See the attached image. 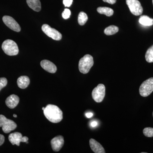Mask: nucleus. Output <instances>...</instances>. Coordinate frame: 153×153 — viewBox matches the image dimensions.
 <instances>
[{
  "instance_id": "1",
  "label": "nucleus",
  "mask_w": 153,
  "mask_h": 153,
  "mask_svg": "<svg viewBox=\"0 0 153 153\" xmlns=\"http://www.w3.org/2000/svg\"><path fill=\"white\" fill-rule=\"evenodd\" d=\"M43 111L44 115L51 122L58 123L63 119V112L56 105L52 104L48 105Z\"/></svg>"
},
{
  "instance_id": "2",
  "label": "nucleus",
  "mask_w": 153,
  "mask_h": 153,
  "mask_svg": "<svg viewBox=\"0 0 153 153\" xmlns=\"http://www.w3.org/2000/svg\"><path fill=\"white\" fill-rule=\"evenodd\" d=\"M93 65V57L89 55H84L79 61L78 65L79 71L82 74H87Z\"/></svg>"
},
{
  "instance_id": "3",
  "label": "nucleus",
  "mask_w": 153,
  "mask_h": 153,
  "mask_svg": "<svg viewBox=\"0 0 153 153\" xmlns=\"http://www.w3.org/2000/svg\"><path fill=\"white\" fill-rule=\"evenodd\" d=\"M2 49L4 53L9 56L18 55L19 52V47L16 43L13 40H6L3 42Z\"/></svg>"
},
{
  "instance_id": "4",
  "label": "nucleus",
  "mask_w": 153,
  "mask_h": 153,
  "mask_svg": "<svg viewBox=\"0 0 153 153\" xmlns=\"http://www.w3.org/2000/svg\"><path fill=\"white\" fill-rule=\"evenodd\" d=\"M17 126L16 124L13 121L8 119L3 115H0V127H2L5 133H9L16 128Z\"/></svg>"
},
{
  "instance_id": "5",
  "label": "nucleus",
  "mask_w": 153,
  "mask_h": 153,
  "mask_svg": "<svg viewBox=\"0 0 153 153\" xmlns=\"http://www.w3.org/2000/svg\"><path fill=\"white\" fill-rule=\"evenodd\" d=\"M153 91V77L149 78L142 83L139 88L140 94L146 97Z\"/></svg>"
},
{
  "instance_id": "6",
  "label": "nucleus",
  "mask_w": 153,
  "mask_h": 153,
  "mask_svg": "<svg viewBox=\"0 0 153 153\" xmlns=\"http://www.w3.org/2000/svg\"><path fill=\"white\" fill-rule=\"evenodd\" d=\"M105 94V88L104 85L99 84L92 91V98L97 102H101L104 99Z\"/></svg>"
},
{
  "instance_id": "7",
  "label": "nucleus",
  "mask_w": 153,
  "mask_h": 153,
  "mask_svg": "<svg viewBox=\"0 0 153 153\" xmlns=\"http://www.w3.org/2000/svg\"><path fill=\"white\" fill-rule=\"evenodd\" d=\"M126 3L132 14L136 16L142 14L143 8L139 1L138 0H126Z\"/></svg>"
},
{
  "instance_id": "8",
  "label": "nucleus",
  "mask_w": 153,
  "mask_h": 153,
  "mask_svg": "<svg viewBox=\"0 0 153 153\" xmlns=\"http://www.w3.org/2000/svg\"><path fill=\"white\" fill-rule=\"evenodd\" d=\"M42 30L47 36L56 41H60L62 38L61 33L54 28H51L49 25L46 24L43 25Z\"/></svg>"
},
{
  "instance_id": "9",
  "label": "nucleus",
  "mask_w": 153,
  "mask_h": 153,
  "mask_svg": "<svg viewBox=\"0 0 153 153\" xmlns=\"http://www.w3.org/2000/svg\"><path fill=\"white\" fill-rule=\"evenodd\" d=\"M8 138L10 142L13 145H16L17 146H19L21 142L28 143V137H23L21 133L17 132L10 134Z\"/></svg>"
},
{
  "instance_id": "10",
  "label": "nucleus",
  "mask_w": 153,
  "mask_h": 153,
  "mask_svg": "<svg viewBox=\"0 0 153 153\" xmlns=\"http://www.w3.org/2000/svg\"><path fill=\"white\" fill-rule=\"evenodd\" d=\"M2 19L5 25L11 30L15 32H20L21 30V27L13 18L10 16H5L3 17Z\"/></svg>"
},
{
  "instance_id": "11",
  "label": "nucleus",
  "mask_w": 153,
  "mask_h": 153,
  "mask_svg": "<svg viewBox=\"0 0 153 153\" xmlns=\"http://www.w3.org/2000/svg\"><path fill=\"white\" fill-rule=\"evenodd\" d=\"M64 143V138L61 135L55 137L51 141L52 149L55 152H59L63 146Z\"/></svg>"
},
{
  "instance_id": "12",
  "label": "nucleus",
  "mask_w": 153,
  "mask_h": 153,
  "mask_svg": "<svg viewBox=\"0 0 153 153\" xmlns=\"http://www.w3.org/2000/svg\"><path fill=\"white\" fill-rule=\"evenodd\" d=\"M41 66L44 70L51 73H55L57 71V67L49 60H44L41 62Z\"/></svg>"
},
{
  "instance_id": "13",
  "label": "nucleus",
  "mask_w": 153,
  "mask_h": 153,
  "mask_svg": "<svg viewBox=\"0 0 153 153\" xmlns=\"http://www.w3.org/2000/svg\"><path fill=\"white\" fill-rule=\"evenodd\" d=\"M20 99L18 96L15 94L10 95L6 99L5 102L6 105L9 108L13 109L15 108L19 104Z\"/></svg>"
},
{
  "instance_id": "14",
  "label": "nucleus",
  "mask_w": 153,
  "mask_h": 153,
  "mask_svg": "<svg viewBox=\"0 0 153 153\" xmlns=\"http://www.w3.org/2000/svg\"><path fill=\"white\" fill-rule=\"evenodd\" d=\"M89 144L91 150L95 153H105V152L102 146L94 139H91Z\"/></svg>"
},
{
  "instance_id": "15",
  "label": "nucleus",
  "mask_w": 153,
  "mask_h": 153,
  "mask_svg": "<svg viewBox=\"0 0 153 153\" xmlns=\"http://www.w3.org/2000/svg\"><path fill=\"white\" fill-rule=\"evenodd\" d=\"M30 83V78L27 76H20L17 80V84L20 88L25 89L28 87Z\"/></svg>"
},
{
  "instance_id": "16",
  "label": "nucleus",
  "mask_w": 153,
  "mask_h": 153,
  "mask_svg": "<svg viewBox=\"0 0 153 153\" xmlns=\"http://www.w3.org/2000/svg\"><path fill=\"white\" fill-rule=\"evenodd\" d=\"M27 3L30 8L36 12H39L41 9L40 0H27Z\"/></svg>"
},
{
  "instance_id": "17",
  "label": "nucleus",
  "mask_w": 153,
  "mask_h": 153,
  "mask_svg": "<svg viewBox=\"0 0 153 153\" xmlns=\"http://www.w3.org/2000/svg\"><path fill=\"white\" fill-rule=\"evenodd\" d=\"M139 22L141 25L145 26H151L153 25V19L146 16H140Z\"/></svg>"
},
{
  "instance_id": "18",
  "label": "nucleus",
  "mask_w": 153,
  "mask_h": 153,
  "mask_svg": "<svg viewBox=\"0 0 153 153\" xmlns=\"http://www.w3.org/2000/svg\"><path fill=\"white\" fill-rule=\"evenodd\" d=\"M97 11L99 13L105 15L108 17L111 16L114 13V11L112 9L106 7H99L97 8Z\"/></svg>"
},
{
  "instance_id": "19",
  "label": "nucleus",
  "mask_w": 153,
  "mask_h": 153,
  "mask_svg": "<svg viewBox=\"0 0 153 153\" xmlns=\"http://www.w3.org/2000/svg\"><path fill=\"white\" fill-rule=\"evenodd\" d=\"M118 31V27L114 25H111L105 29L104 33L107 36H111L117 33Z\"/></svg>"
},
{
  "instance_id": "20",
  "label": "nucleus",
  "mask_w": 153,
  "mask_h": 153,
  "mask_svg": "<svg viewBox=\"0 0 153 153\" xmlns=\"http://www.w3.org/2000/svg\"><path fill=\"white\" fill-rule=\"evenodd\" d=\"M88 18L86 13L83 12L79 13L78 17V22L79 25L83 26L87 22Z\"/></svg>"
},
{
  "instance_id": "21",
  "label": "nucleus",
  "mask_w": 153,
  "mask_h": 153,
  "mask_svg": "<svg viewBox=\"0 0 153 153\" xmlns=\"http://www.w3.org/2000/svg\"><path fill=\"white\" fill-rule=\"evenodd\" d=\"M146 60L148 63L153 62V45L149 48L146 52Z\"/></svg>"
},
{
  "instance_id": "22",
  "label": "nucleus",
  "mask_w": 153,
  "mask_h": 153,
  "mask_svg": "<svg viewBox=\"0 0 153 153\" xmlns=\"http://www.w3.org/2000/svg\"><path fill=\"white\" fill-rule=\"evenodd\" d=\"M143 133L145 136L152 137H153V128L151 127L145 128L143 130Z\"/></svg>"
},
{
  "instance_id": "23",
  "label": "nucleus",
  "mask_w": 153,
  "mask_h": 153,
  "mask_svg": "<svg viewBox=\"0 0 153 153\" xmlns=\"http://www.w3.org/2000/svg\"><path fill=\"white\" fill-rule=\"evenodd\" d=\"M7 84V80L5 77L0 78V91Z\"/></svg>"
},
{
  "instance_id": "24",
  "label": "nucleus",
  "mask_w": 153,
  "mask_h": 153,
  "mask_svg": "<svg viewBox=\"0 0 153 153\" xmlns=\"http://www.w3.org/2000/svg\"><path fill=\"white\" fill-rule=\"evenodd\" d=\"M71 15V11L68 9H65L62 13V16L63 19H68Z\"/></svg>"
},
{
  "instance_id": "25",
  "label": "nucleus",
  "mask_w": 153,
  "mask_h": 153,
  "mask_svg": "<svg viewBox=\"0 0 153 153\" xmlns=\"http://www.w3.org/2000/svg\"><path fill=\"white\" fill-rule=\"evenodd\" d=\"M73 0H63V3L66 7H70L72 4Z\"/></svg>"
},
{
  "instance_id": "26",
  "label": "nucleus",
  "mask_w": 153,
  "mask_h": 153,
  "mask_svg": "<svg viewBox=\"0 0 153 153\" xmlns=\"http://www.w3.org/2000/svg\"><path fill=\"white\" fill-rule=\"evenodd\" d=\"M4 140L5 137L4 136L0 134V146H1L4 143Z\"/></svg>"
},
{
  "instance_id": "27",
  "label": "nucleus",
  "mask_w": 153,
  "mask_h": 153,
  "mask_svg": "<svg viewBox=\"0 0 153 153\" xmlns=\"http://www.w3.org/2000/svg\"><path fill=\"white\" fill-rule=\"evenodd\" d=\"M105 2L111 4H113L116 2L117 0H102Z\"/></svg>"
},
{
  "instance_id": "28",
  "label": "nucleus",
  "mask_w": 153,
  "mask_h": 153,
  "mask_svg": "<svg viewBox=\"0 0 153 153\" xmlns=\"http://www.w3.org/2000/svg\"><path fill=\"white\" fill-rule=\"evenodd\" d=\"M93 115V113H92L88 112L87 113H86V114H85V116H86L87 118H89L92 117Z\"/></svg>"
},
{
  "instance_id": "29",
  "label": "nucleus",
  "mask_w": 153,
  "mask_h": 153,
  "mask_svg": "<svg viewBox=\"0 0 153 153\" xmlns=\"http://www.w3.org/2000/svg\"><path fill=\"white\" fill-rule=\"evenodd\" d=\"M97 122L95 121H94L91 122V125L92 127H95L97 126Z\"/></svg>"
},
{
  "instance_id": "30",
  "label": "nucleus",
  "mask_w": 153,
  "mask_h": 153,
  "mask_svg": "<svg viewBox=\"0 0 153 153\" xmlns=\"http://www.w3.org/2000/svg\"><path fill=\"white\" fill-rule=\"evenodd\" d=\"M13 117H17V115L16 114H13Z\"/></svg>"
},
{
  "instance_id": "31",
  "label": "nucleus",
  "mask_w": 153,
  "mask_h": 153,
  "mask_svg": "<svg viewBox=\"0 0 153 153\" xmlns=\"http://www.w3.org/2000/svg\"><path fill=\"white\" fill-rule=\"evenodd\" d=\"M45 107L42 108V110H44V109H45Z\"/></svg>"
},
{
  "instance_id": "32",
  "label": "nucleus",
  "mask_w": 153,
  "mask_h": 153,
  "mask_svg": "<svg viewBox=\"0 0 153 153\" xmlns=\"http://www.w3.org/2000/svg\"></svg>"
},
{
  "instance_id": "33",
  "label": "nucleus",
  "mask_w": 153,
  "mask_h": 153,
  "mask_svg": "<svg viewBox=\"0 0 153 153\" xmlns=\"http://www.w3.org/2000/svg\"></svg>"
}]
</instances>
